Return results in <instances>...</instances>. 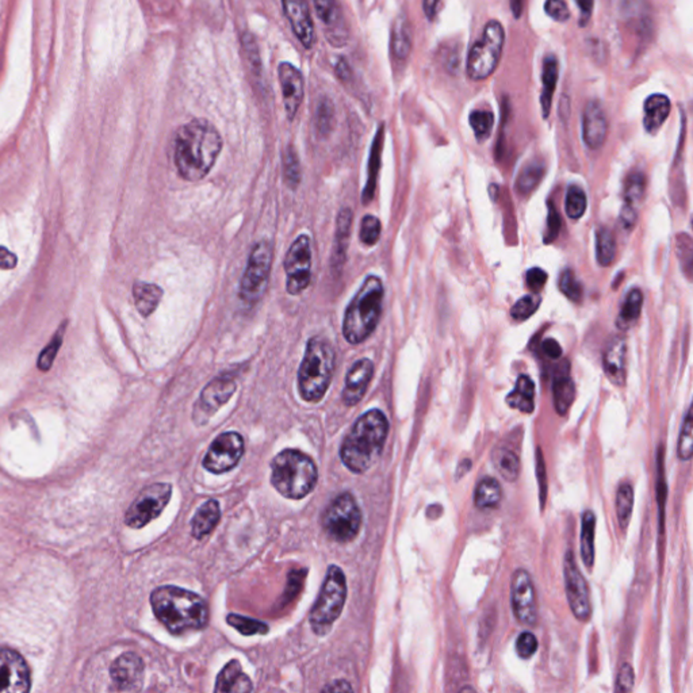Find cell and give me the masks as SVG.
Segmentation results:
<instances>
[{
	"label": "cell",
	"mask_w": 693,
	"mask_h": 693,
	"mask_svg": "<svg viewBox=\"0 0 693 693\" xmlns=\"http://www.w3.org/2000/svg\"><path fill=\"white\" fill-rule=\"evenodd\" d=\"M576 4L581 14V26L587 25L595 7V0H576Z\"/></svg>",
	"instance_id": "cell-60"
},
{
	"label": "cell",
	"mask_w": 693,
	"mask_h": 693,
	"mask_svg": "<svg viewBox=\"0 0 693 693\" xmlns=\"http://www.w3.org/2000/svg\"><path fill=\"white\" fill-rule=\"evenodd\" d=\"M559 288H561L562 293L565 294L573 302L581 301L582 296H584L581 283L579 282L576 275L571 270H565V271L562 272L561 278H559Z\"/></svg>",
	"instance_id": "cell-50"
},
{
	"label": "cell",
	"mask_w": 693,
	"mask_h": 693,
	"mask_svg": "<svg viewBox=\"0 0 693 693\" xmlns=\"http://www.w3.org/2000/svg\"><path fill=\"white\" fill-rule=\"evenodd\" d=\"M112 679L120 690H140L144 680V663L135 653H125L112 666Z\"/></svg>",
	"instance_id": "cell-20"
},
{
	"label": "cell",
	"mask_w": 693,
	"mask_h": 693,
	"mask_svg": "<svg viewBox=\"0 0 693 693\" xmlns=\"http://www.w3.org/2000/svg\"><path fill=\"white\" fill-rule=\"evenodd\" d=\"M632 508H634V489L631 485H621L616 493V516L622 530L629 527Z\"/></svg>",
	"instance_id": "cell-40"
},
{
	"label": "cell",
	"mask_w": 693,
	"mask_h": 693,
	"mask_svg": "<svg viewBox=\"0 0 693 693\" xmlns=\"http://www.w3.org/2000/svg\"><path fill=\"white\" fill-rule=\"evenodd\" d=\"M440 4H442V0H422V10H424L425 17L428 20L433 21L437 18Z\"/></svg>",
	"instance_id": "cell-61"
},
{
	"label": "cell",
	"mask_w": 693,
	"mask_h": 693,
	"mask_svg": "<svg viewBox=\"0 0 693 693\" xmlns=\"http://www.w3.org/2000/svg\"><path fill=\"white\" fill-rule=\"evenodd\" d=\"M251 680L244 673L240 663L233 660L220 672L215 682V692H251Z\"/></svg>",
	"instance_id": "cell-25"
},
{
	"label": "cell",
	"mask_w": 693,
	"mask_h": 693,
	"mask_svg": "<svg viewBox=\"0 0 693 693\" xmlns=\"http://www.w3.org/2000/svg\"><path fill=\"white\" fill-rule=\"evenodd\" d=\"M643 126L648 135H655L671 114V99L664 94H653L645 101Z\"/></svg>",
	"instance_id": "cell-24"
},
{
	"label": "cell",
	"mask_w": 693,
	"mask_h": 693,
	"mask_svg": "<svg viewBox=\"0 0 693 693\" xmlns=\"http://www.w3.org/2000/svg\"><path fill=\"white\" fill-rule=\"evenodd\" d=\"M221 151V135L204 120L180 126L173 140V162L180 177L190 182L204 180Z\"/></svg>",
	"instance_id": "cell-1"
},
{
	"label": "cell",
	"mask_w": 693,
	"mask_h": 693,
	"mask_svg": "<svg viewBox=\"0 0 693 693\" xmlns=\"http://www.w3.org/2000/svg\"><path fill=\"white\" fill-rule=\"evenodd\" d=\"M634 669L629 664H623L619 671L618 679H616L615 689L618 692H630L634 687Z\"/></svg>",
	"instance_id": "cell-56"
},
{
	"label": "cell",
	"mask_w": 693,
	"mask_h": 693,
	"mask_svg": "<svg viewBox=\"0 0 693 693\" xmlns=\"http://www.w3.org/2000/svg\"><path fill=\"white\" fill-rule=\"evenodd\" d=\"M553 395L554 406H555L558 414L564 416V414L568 413L569 408L573 404L574 396H576V388H574L573 380L569 375L568 362H565V364L554 377Z\"/></svg>",
	"instance_id": "cell-26"
},
{
	"label": "cell",
	"mask_w": 693,
	"mask_h": 693,
	"mask_svg": "<svg viewBox=\"0 0 693 693\" xmlns=\"http://www.w3.org/2000/svg\"><path fill=\"white\" fill-rule=\"evenodd\" d=\"M469 122L475 138L480 143H484L492 133L493 126H495V114L490 110H474L470 114Z\"/></svg>",
	"instance_id": "cell-41"
},
{
	"label": "cell",
	"mask_w": 693,
	"mask_h": 693,
	"mask_svg": "<svg viewBox=\"0 0 693 693\" xmlns=\"http://www.w3.org/2000/svg\"><path fill=\"white\" fill-rule=\"evenodd\" d=\"M692 411H688L685 416L684 425H682L681 435H680L677 453L681 461H689L692 458Z\"/></svg>",
	"instance_id": "cell-49"
},
{
	"label": "cell",
	"mask_w": 693,
	"mask_h": 693,
	"mask_svg": "<svg viewBox=\"0 0 693 693\" xmlns=\"http://www.w3.org/2000/svg\"><path fill=\"white\" fill-rule=\"evenodd\" d=\"M511 588L514 618L524 626H535L538 621L537 595L529 572L524 569L514 572Z\"/></svg>",
	"instance_id": "cell-15"
},
{
	"label": "cell",
	"mask_w": 693,
	"mask_h": 693,
	"mask_svg": "<svg viewBox=\"0 0 693 693\" xmlns=\"http://www.w3.org/2000/svg\"><path fill=\"white\" fill-rule=\"evenodd\" d=\"M608 122L603 106L597 101H590L582 114V138L590 149H598L605 143Z\"/></svg>",
	"instance_id": "cell-23"
},
{
	"label": "cell",
	"mask_w": 693,
	"mask_h": 693,
	"mask_svg": "<svg viewBox=\"0 0 693 693\" xmlns=\"http://www.w3.org/2000/svg\"><path fill=\"white\" fill-rule=\"evenodd\" d=\"M324 690H353L351 685L346 681H336L330 684V687L324 688Z\"/></svg>",
	"instance_id": "cell-63"
},
{
	"label": "cell",
	"mask_w": 693,
	"mask_h": 693,
	"mask_svg": "<svg viewBox=\"0 0 693 693\" xmlns=\"http://www.w3.org/2000/svg\"><path fill=\"white\" fill-rule=\"evenodd\" d=\"M545 177V164L542 162H531L519 173L516 180V188L520 194H530L537 188L540 180Z\"/></svg>",
	"instance_id": "cell-38"
},
{
	"label": "cell",
	"mask_w": 693,
	"mask_h": 693,
	"mask_svg": "<svg viewBox=\"0 0 693 693\" xmlns=\"http://www.w3.org/2000/svg\"><path fill=\"white\" fill-rule=\"evenodd\" d=\"M561 227V217H559L553 202H548L547 230H546L545 236L546 243H551V241L555 240Z\"/></svg>",
	"instance_id": "cell-55"
},
{
	"label": "cell",
	"mask_w": 693,
	"mask_h": 693,
	"mask_svg": "<svg viewBox=\"0 0 693 693\" xmlns=\"http://www.w3.org/2000/svg\"><path fill=\"white\" fill-rule=\"evenodd\" d=\"M65 327H67V322H63L62 327L54 333L48 346L42 350L41 355L38 358V369L41 372H48L54 366V359H56L57 353H59L60 346H62L63 338H64Z\"/></svg>",
	"instance_id": "cell-44"
},
{
	"label": "cell",
	"mask_w": 693,
	"mask_h": 693,
	"mask_svg": "<svg viewBox=\"0 0 693 693\" xmlns=\"http://www.w3.org/2000/svg\"><path fill=\"white\" fill-rule=\"evenodd\" d=\"M642 291H640L639 288H632V290L627 294L623 305H622L621 313H619L618 320H616V327L622 330H630V328L634 327L635 322L639 319L640 312H642Z\"/></svg>",
	"instance_id": "cell-34"
},
{
	"label": "cell",
	"mask_w": 693,
	"mask_h": 693,
	"mask_svg": "<svg viewBox=\"0 0 693 693\" xmlns=\"http://www.w3.org/2000/svg\"><path fill=\"white\" fill-rule=\"evenodd\" d=\"M523 2L524 0H511L512 12H513L514 18H520V15L523 13Z\"/></svg>",
	"instance_id": "cell-64"
},
{
	"label": "cell",
	"mask_w": 693,
	"mask_h": 693,
	"mask_svg": "<svg viewBox=\"0 0 693 693\" xmlns=\"http://www.w3.org/2000/svg\"><path fill=\"white\" fill-rule=\"evenodd\" d=\"M505 44V30L498 21L492 20L485 25L480 39L475 41L467 57V76L472 80L482 81L497 70Z\"/></svg>",
	"instance_id": "cell-7"
},
{
	"label": "cell",
	"mask_w": 693,
	"mask_h": 693,
	"mask_svg": "<svg viewBox=\"0 0 693 693\" xmlns=\"http://www.w3.org/2000/svg\"><path fill=\"white\" fill-rule=\"evenodd\" d=\"M596 254L600 266L608 267L613 263L616 255V241L613 232L606 228H600L596 235Z\"/></svg>",
	"instance_id": "cell-39"
},
{
	"label": "cell",
	"mask_w": 693,
	"mask_h": 693,
	"mask_svg": "<svg viewBox=\"0 0 693 693\" xmlns=\"http://www.w3.org/2000/svg\"><path fill=\"white\" fill-rule=\"evenodd\" d=\"M374 375V364L370 359H359L346 374L343 401L346 406H354L366 395L367 388Z\"/></svg>",
	"instance_id": "cell-21"
},
{
	"label": "cell",
	"mask_w": 693,
	"mask_h": 693,
	"mask_svg": "<svg viewBox=\"0 0 693 693\" xmlns=\"http://www.w3.org/2000/svg\"><path fill=\"white\" fill-rule=\"evenodd\" d=\"M236 392V382L230 377H219L213 380L202 390L198 403L194 408V420L205 424L215 412L228 403Z\"/></svg>",
	"instance_id": "cell-17"
},
{
	"label": "cell",
	"mask_w": 693,
	"mask_h": 693,
	"mask_svg": "<svg viewBox=\"0 0 693 693\" xmlns=\"http://www.w3.org/2000/svg\"><path fill=\"white\" fill-rule=\"evenodd\" d=\"M390 48H392L393 56L400 62H405L411 54L412 30L405 14L398 15L393 23Z\"/></svg>",
	"instance_id": "cell-29"
},
{
	"label": "cell",
	"mask_w": 693,
	"mask_h": 693,
	"mask_svg": "<svg viewBox=\"0 0 693 693\" xmlns=\"http://www.w3.org/2000/svg\"><path fill=\"white\" fill-rule=\"evenodd\" d=\"M280 90H282L283 104H285L286 115L293 121L301 107L304 96H305V83L304 76L290 63H280L278 67Z\"/></svg>",
	"instance_id": "cell-18"
},
{
	"label": "cell",
	"mask_w": 693,
	"mask_h": 693,
	"mask_svg": "<svg viewBox=\"0 0 693 693\" xmlns=\"http://www.w3.org/2000/svg\"><path fill=\"white\" fill-rule=\"evenodd\" d=\"M227 622L230 626L238 630L241 634L246 635V637H249V635L266 634L269 631L267 624L254 621V619L246 618V616L235 615V614L228 616Z\"/></svg>",
	"instance_id": "cell-46"
},
{
	"label": "cell",
	"mask_w": 693,
	"mask_h": 693,
	"mask_svg": "<svg viewBox=\"0 0 693 693\" xmlns=\"http://www.w3.org/2000/svg\"><path fill=\"white\" fill-rule=\"evenodd\" d=\"M361 241L364 246H374L380 238V222L374 215H366L362 220Z\"/></svg>",
	"instance_id": "cell-51"
},
{
	"label": "cell",
	"mask_w": 693,
	"mask_h": 693,
	"mask_svg": "<svg viewBox=\"0 0 693 693\" xmlns=\"http://www.w3.org/2000/svg\"><path fill=\"white\" fill-rule=\"evenodd\" d=\"M312 2H313L314 9H316L320 20H321L325 25L333 28L336 23V18H338V10H336L335 0H312Z\"/></svg>",
	"instance_id": "cell-52"
},
{
	"label": "cell",
	"mask_w": 693,
	"mask_h": 693,
	"mask_svg": "<svg viewBox=\"0 0 693 693\" xmlns=\"http://www.w3.org/2000/svg\"><path fill=\"white\" fill-rule=\"evenodd\" d=\"M383 283L370 275L344 314L343 335L350 344H361L372 336L382 314Z\"/></svg>",
	"instance_id": "cell-4"
},
{
	"label": "cell",
	"mask_w": 693,
	"mask_h": 693,
	"mask_svg": "<svg viewBox=\"0 0 693 693\" xmlns=\"http://www.w3.org/2000/svg\"><path fill=\"white\" fill-rule=\"evenodd\" d=\"M221 509L217 500H209L196 511L191 523V531L196 539H204L219 524Z\"/></svg>",
	"instance_id": "cell-27"
},
{
	"label": "cell",
	"mask_w": 693,
	"mask_h": 693,
	"mask_svg": "<svg viewBox=\"0 0 693 693\" xmlns=\"http://www.w3.org/2000/svg\"><path fill=\"white\" fill-rule=\"evenodd\" d=\"M283 173H285L286 183L291 188H296L301 182V168H299L298 157L296 151L291 146L286 149L283 156Z\"/></svg>",
	"instance_id": "cell-48"
},
{
	"label": "cell",
	"mask_w": 693,
	"mask_h": 693,
	"mask_svg": "<svg viewBox=\"0 0 693 693\" xmlns=\"http://www.w3.org/2000/svg\"><path fill=\"white\" fill-rule=\"evenodd\" d=\"M18 257L17 255L10 252L9 249L4 246H0V269L12 270L17 266Z\"/></svg>",
	"instance_id": "cell-58"
},
{
	"label": "cell",
	"mask_w": 693,
	"mask_h": 693,
	"mask_svg": "<svg viewBox=\"0 0 693 693\" xmlns=\"http://www.w3.org/2000/svg\"><path fill=\"white\" fill-rule=\"evenodd\" d=\"M316 463L298 450H283L271 462V482L288 498L299 500L308 496L317 484Z\"/></svg>",
	"instance_id": "cell-6"
},
{
	"label": "cell",
	"mask_w": 693,
	"mask_h": 693,
	"mask_svg": "<svg viewBox=\"0 0 693 693\" xmlns=\"http://www.w3.org/2000/svg\"><path fill=\"white\" fill-rule=\"evenodd\" d=\"M244 439L240 433L225 432L215 438L204 459L205 469L214 474L230 472L244 455Z\"/></svg>",
	"instance_id": "cell-14"
},
{
	"label": "cell",
	"mask_w": 693,
	"mask_h": 693,
	"mask_svg": "<svg viewBox=\"0 0 693 693\" xmlns=\"http://www.w3.org/2000/svg\"><path fill=\"white\" fill-rule=\"evenodd\" d=\"M501 497H503V490L497 480L484 479L480 481L475 489L474 504L480 509L495 508L500 504Z\"/></svg>",
	"instance_id": "cell-36"
},
{
	"label": "cell",
	"mask_w": 693,
	"mask_h": 693,
	"mask_svg": "<svg viewBox=\"0 0 693 693\" xmlns=\"http://www.w3.org/2000/svg\"><path fill=\"white\" fill-rule=\"evenodd\" d=\"M542 304V298L537 293L523 296L514 304L511 311V316L517 321H524L530 319Z\"/></svg>",
	"instance_id": "cell-47"
},
{
	"label": "cell",
	"mask_w": 693,
	"mask_h": 693,
	"mask_svg": "<svg viewBox=\"0 0 693 693\" xmlns=\"http://www.w3.org/2000/svg\"><path fill=\"white\" fill-rule=\"evenodd\" d=\"M587 210V196L580 186H571L566 194V214L569 219L580 220Z\"/></svg>",
	"instance_id": "cell-45"
},
{
	"label": "cell",
	"mask_w": 693,
	"mask_h": 693,
	"mask_svg": "<svg viewBox=\"0 0 693 693\" xmlns=\"http://www.w3.org/2000/svg\"><path fill=\"white\" fill-rule=\"evenodd\" d=\"M152 610L160 623L173 635L204 630L209 623L206 601L190 590L177 587H160L151 596Z\"/></svg>",
	"instance_id": "cell-2"
},
{
	"label": "cell",
	"mask_w": 693,
	"mask_h": 693,
	"mask_svg": "<svg viewBox=\"0 0 693 693\" xmlns=\"http://www.w3.org/2000/svg\"><path fill=\"white\" fill-rule=\"evenodd\" d=\"M646 190V177L642 172H634L627 178L624 185V206L637 207L642 201Z\"/></svg>",
	"instance_id": "cell-43"
},
{
	"label": "cell",
	"mask_w": 693,
	"mask_h": 693,
	"mask_svg": "<svg viewBox=\"0 0 693 693\" xmlns=\"http://www.w3.org/2000/svg\"><path fill=\"white\" fill-rule=\"evenodd\" d=\"M388 417L380 409H372L356 420L340 448L343 463L351 472H367L382 454L388 438Z\"/></svg>",
	"instance_id": "cell-3"
},
{
	"label": "cell",
	"mask_w": 693,
	"mask_h": 693,
	"mask_svg": "<svg viewBox=\"0 0 693 693\" xmlns=\"http://www.w3.org/2000/svg\"><path fill=\"white\" fill-rule=\"evenodd\" d=\"M538 650V639L531 632H523L520 634L516 640V653L519 657L529 660L532 655L537 653Z\"/></svg>",
	"instance_id": "cell-54"
},
{
	"label": "cell",
	"mask_w": 693,
	"mask_h": 693,
	"mask_svg": "<svg viewBox=\"0 0 693 693\" xmlns=\"http://www.w3.org/2000/svg\"><path fill=\"white\" fill-rule=\"evenodd\" d=\"M314 123H316V130L320 136L330 135L333 125H335V106L327 96L320 99L319 104H317Z\"/></svg>",
	"instance_id": "cell-42"
},
{
	"label": "cell",
	"mask_w": 693,
	"mask_h": 693,
	"mask_svg": "<svg viewBox=\"0 0 693 693\" xmlns=\"http://www.w3.org/2000/svg\"><path fill=\"white\" fill-rule=\"evenodd\" d=\"M545 12L556 22L564 23L571 20V10L565 0H546Z\"/></svg>",
	"instance_id": "cell-53"
},
{
	"label": "cell",
	"mask_w": 693,
	"mask_h": 693,
	"mask_svg": "<svg viewBox=\"0 0 693 693\" xmlns=\"http://www.w3.org/2000/svg\"><path fill=\"white\" fill-rule=\"evenodd\" d=\"M526 282L530 290L538 294L545 288L546 282H547V272L543 271L542 269H538V267L529 270V272H527Z\"/></svg>",
	"instance_id": "cell-57"
},
{
	"label": "cell",
	"mask_w": 693,
	"mask_h": 693,
	"mask_svg": "<svg viewBox=\"0 0 693 693\" xmlns=\"http://www.w3.org/2000/svg\"><path fill=\"white\" fill-rule=\"evenodd\" d=\"M335 358V350L327 338L321 336L309 338L298 370V390L304 400L308 403L322 400L332 380Z\"/></svg>",
	"instance_id": "cell-5"
},
{
	"label": "cell",
	"mask_w": 693,
	"mask_h": 693,
	"mask_svg": "<svg viewBox=\"0 0 693 693\" xmlns=\"http://www.w3.org/2000/svg\"><path fill=\"white\" fill-rule=\"evenodd\" d=\"M282 6L294 36L299 39L304 48L312 49L314 42V25L305 0H282Z\"/></svg>",
	"instance_id": "cell-19"
},
{
	"label": "cell",
	"mask_w": 693,
	"mask_h": 693,
	"mask_svg": "<svg viewBox=\"0 0 693 693\" xmlns=\"http://www.w3.org/2000/svg\"><path fill=\"white\" fill-rule=\"evenodd\" d=\"M322 526L328 537L338 543L355 539L361 531L362 512L351 493H341L328 505Z\"/></svg>",
	"instance_id": "cell-9"
},
{
	"label": "cell",
	"mask_w": 693,
	"mask_h": 693,
	"mask_svg": "<svg viewBox=\"0 0 693 693\" xmlns=\"http://www.w3.org/2000/svg\"><path fill=\"white\" fill-rule=\"evenodd\" d=\"M163 290L160 286L154 283L136 282L133 286V298L136 308L144 317L151 316L160 301H162Z\"/></svg>",
	"instance_id": "cell-32"
},
{
	"label": "cell",
	"mask_w": 693,
	"mask_h": 693,
	"mask_svg": "<svg viewBox=\"0 0 693 693\" xmlns=\"http://www.w3.org/2000/svg\"><path fill=\"white\" fill-rule=\"evenodd\" d=\"M564 576H565L566 596L572 613L580 622H588L592 616V603H590L589 587L587 580L576 564L573 553H566L564 561Z\"/></svg>",
	"instance_id": "cell-13"
},
{
	"label": "cell",
	"mask_w": 693,
	"mask_h": 693,
	"mask_svg": "<svg viewBox=\"0 0 693 693\" xmlns=\"http://www.w3.org/2000/svg\"><path fill=\"white\" fill-rule=\"evenodd\" d=\"M30 689V671L26 661L12 648L0 647V693H23Z\"/></svg>",
	"instance_id": "cell-16"
},
{
	"label": "cell",
	"mask_w": 693,
	"mask_h": 693,
	"mask_svg": "<svg viewBox=\"0 0 693 693\" xmlns=\"http://www.w3.org/2000/svg\"><path fill=\"white\" fill-rule=\"evenodd\" d=\"M286 290L291 296L304 293L311 283L312 248L311 238L301 235L294 240L286 254Z\"/></svg>",
	"instance_id": "cell-12"
},
{
	"label": "cell",
	"mask_w": 693,
	"mask_h": 693,
	"mask_svg": "<svg viewBox=\"0 0 693 693\" xmlns=\"http://www.w3.org/2000/svg\"><path fill=\"white\" fill-rule=\"evenodd\" d=\"M595 526L596 517L593 512L582 514L581 556L587 568H592L595 562Z\"/></svg>",
	"instance_id": "cell-37"
},
{
	"label": "cell",
	"mask_w": 693,
	"mask_h": 693,
	"mask_svg": "<svg viewBox=\"0 0 693 693\" xmlns=\"http://www.w3.org/2000/svg\"><path fill=\"white\" fill-rule=\"evenodd\" d=\"M346 598V581L338 566H330L319 598L311 611V624L316 634H325L343 611Z\"/></svg>",
	"instance_id": "cell-8"
},
{
	"label": "cell",
	"mask_w": 693,
	"mask_h": 693,
	"mask_svg": "<svg viewBox=\"0 0 693 693\" xmlns=\"http://www.w3.org/2000/svg\"><path fill=\"white\" fill-rule=\"evenodd\" d=\"M542 348L548 358L558 359L562 356L561 346H559L558 341L554 340V338H546V340L543 341Z\"/></svg>",
	"instance_id": "cell-59"
},
{
	"label": "cell",
	"mask_w": 693,
	"mask_h": 693,
	"mask_svg": "<svg viewBox=\"0 0 693 693\" xmlns=\"http://www.w3.org/2000/svg\"><path fill=\"white\" fill-rule=\"evenodd\" d=\"M353 212L348 207L340 210L336 225L335 248H333L332 266L341 267L346 259V246L350 238L351 225H353Z\"/></svg>",
	"instance_id": "cell-31"
},
{
	"label": "cell",
	"mask_w": 693,
	"mask_h": 693,
	"mask_svg": "<svg viewBox=\"0 0 693 693\" xmlns=\"http://www.w3.org/2000/svg\"><path fill=\"white\" fill-rule=\"evenodd\" d=\"M383 140H385V128L383 125L378 129L377 135H375L374 143H372V154H370L369 162V177H367V183L364 186L363 196H362V202L364 205H369L374 196L375 186H377L378 172H380V154H382Z\"/></svg>",
	"instance_id": "cell-33"
},
{
	"label": "cell",
	"mask_w": 693,
	"mask_h": 693,
	"mask_svg": "<svg viewBox=\"0 0 693 693\" xmlns=\"http://www.w3.org/2000/svg\"><path fill=\"white\" fill-rule=\"evenodd\" d=\"M558 59L554 54H548L543 60V88L542 94H540V107H542L543 118H547L548 114H550L556 81H558Z\"/></svg>",
	"instance_id": "cell-28"
},
{
	"label": "cell",
	"mask_w": 693,
	"mask_h": 693,
	"mask_svg": "<svg viewBox=\"0 0 693 693\" xmlns=\"http://www.w3.org/2000/svg\"><path fill=\"white\" fill-rule=\"evenodd\" d=\"M627 343L624 336L616 335L606 344L603 356L604 372L615 386H624L627 377Z\"/></svg>",
	"instance_id": "cell-22"
},
{
	"label": "cell",
	"mask_w": 693,
	"mask_h": 693,
	"mask_svg": "<svg viewBox=\"0 0 693 693\" xmlns=\"http://www.w3.org/2000/svg\"><path fill=\"white\" fill-rule=\"evenodd\" d=\"M335 71L336 75L343 81L350 80L351 76H353V71H351L350 64H348L346 60L343 59V57L338 59V63H336Z\"/></svg>",
	"instance_id": "cell-62"
},
{
	"label": "cell",
	"mask_w": 693,
	"mask_h": 693,
	"mask_svg": "<svg viewBox=\"0 0 693 693\" xmlns=\"http://www.w3.org/2000/svg\"><path fill=\"white\" fill-rule=\"evenodd\" d=\"M534 397L535 385L531 378L527 377V375H520L517 378L513 392L509 393L508 397H506V404L517 411L532 413L535 408Z\"/></svg>",
	"instance_id": "cell-30"
},
{
	"label": "cell",
	"mask_w": 693,
	"mask_h": 693,
	"mask_svg": "<svg viewBox=\"0 0 693 693\" xmlns=\"http://www.w3.org/2000/svg\"><path fill=\"white\" fill-rule=\"evenodd\" d=\"M172 487L165 482L151 485L138 496L125 514V522L132 529H143L156 519L170 503Z\"/></svg>",
	"instance_id": "cell-11"
},
{
	"label": "cell",
	"mask_w": 693,
	"mask_h": 693,
	"mask_svg": "<svg viewBox=\"0 0 693 693\" xmlns=\"http://www.w3.org/2000/svg\"><path fill=\"white\" fill-rule=\"evenodd\" d=\"M492 463L505 481L514 482L519 479L520 461L509 448L496 447L492 453Z\"/></svg>",
	"instance_id": "cell-35"
},
{
	"label": "cell",
	"mask_w": 693,
	"mask_h": 693,
	"mask_svg": "<svg viewBox=\"0 0 693 693\" xmlns=\"http://www.w3.org/2000/svg\"><path fill=\"white\" fill-rule=\"evenodd\" d=\"M272 264V244L262 240L254 246L248 263L240 282L241 301L246 305H255L263 296L269 285Z\"/></svg>",
	"instance_id": "cell-10"
}]
</instances>
